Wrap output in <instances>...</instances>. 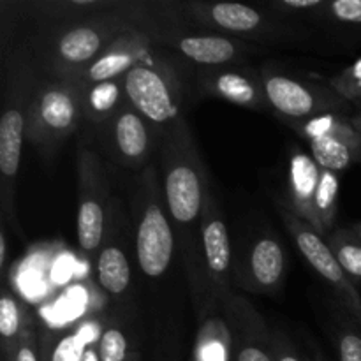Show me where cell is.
I'll list each match as a JSON object with an SVG mask.
<instances>
[{
	"mask_svg": "<svg viewBox=\"0 0 361 361\" xmlns=\"http://www.w3.org/2000/svg\"><path fill=\"white\" fill-rule=\"evenodd\" d=\"M164 196L168 210L178 228H189L203 214L208 176L187 123L176 120L162 148Z\"/></svg>",
	"mask_w": 361,
	"mask_h": 361,
	"instance_id": "cell-1",
	"label": "cell"
},
{
	"mask_svg": "<svg viewBox=\"0 0 361 361\" xmlns=\"http://www.w3.org/2000/svg\"><path fill=\"white\" fill-rule=\"evenodd\" d=\"M133 30L129 21L113 14L88 18L51 37L42 51V63L59 76L74 81L101 53L123 34Z\"/></svg>",
	"mask_w": 361,
	"mask_h": 361,
	"instance_id": "cell-2",
	"label": "cell"
},
{
	"mask_svg": "<svg viewBox=\"0 0 361 361\" xmlns=\"http://www.w3.org/2000/svg\"><path fill=\"white\" fill-rule=\"evenodd\" d=\"M85 118L83 85L56 80L41 85L32 95L27 113V137L41 148H53L66 140Z\"/></svg>",
	"mask_w": 361,
	"mask_h": 361,
	"instance_id": "cell-3",
	"label": "cell"
},
{
	"mask_svg": "<svg viewBox=\"0 0 361 361\" xmlns=\"http://www.w3.org/2000/svg\"><path fill=\"white\" fill-rule=\"evenodd\" d=\"M279 214H281L289 235L293 236L307 263L330 284V288L337 293L349 316L355 317V321L361 324V296L358 289L353 284L351 277L342 270L328 242H324L323 235L317 233L305 221H302L298 215L293 214L286 204H282V207L279 204Z\"/></svg>",
	"mask_w": 361,
	"mask_h": 361,
	"instance_id": "cell-4",
	"label": "cell"
},
{
	"mask_svg": "<svg viewBox=\"0 0 361 361\" xmlns=\"http://www.w3.org/2000/svg\"><path fill=\"white\" fill-rule=\"evenodd\" d=\"M126 97L154 126L175 123L180 113V90L175 76L147 59L123 76Z\"/></svg>",
	"mask_w": 361,
	"mask_h": 361,
	"instance_id": "cell-5",
	"label": "cell"
},
{
	"mask_svg": "<svg viewBox=\"0 0 361 361\" xmlns=\"http://www.w3.org/2000/svg\"><path fill=\"white\" fill-rule=\"evenodd\" d=\"M78 243L85 252H95L104 242L108 180L99 155L83 147L78 152Z\"/></svg>",
	"mask_w": 361,
	"mask_h": 361,
	"instance_id": "cell-6",
	"label": "cell"
},
{
	"mask_svg": "<svg viewBox=\"0 0 361 361\" xmlns=\"http://www.w3.org/2000/svg\"><path fill=\"white\" fill-rule=\"evenodd\" d=\"M261 87L268 104L282 116L295 120H310L335 113L342 106V99L331 90L305 83L298 78L275 71H263Z\"/></svg>",
	"mask_w": 361,
	"mask_h": 361,
	"instance_id": "cell-7",
	"label": "cell"
},
{
	"mask_svg": "<svg viewBox=\"0 0 361 361\" xmlns=\"http://www.w3.org/2000/svg\"><path fill=\"white\" fill-rule=\"evenodd\" d=\"M148 173V200L136 229V257L141 271L150 279L166 274L173 259L175 235L173 226L162 208L159 189Z\"/></svg>",
	"mask_w": 361,
	"mask_h": 361,
	"instance_id": "cell-8",
	"label": "cell"
},
{
	"mask_svg": "<svg viewBox=\"0 0 361 361\" xmlns=\"http://www.w3.org/2000/svg\"><path fill=\"white\" fill-rule=\"evenodd\" d=\"M152 127L129 101L101 123V143L106 154L126 168H141L152 152Z\"/></svg>",
	"mask_w": 361,
	"mask_h": 361,
	"instance_id": "cell-9",
	"label": "cell"
},
{
	"mask_svg": "<svg viewBox=\"0 0 361 361\" xmlns=\"http://www.w3.org/2000/svg\"><path fill=\"white\" fill-rule=\"evenodd\" d=\"M21 94L14 90L7 99L0 120V175H2V215L18 228L14 212V192H16L18 169L21 161V148L27 137V113L30 101H21Z\"/></svg>",
	"mask_w": 361,
	"mask_h": 361,
	"instance_id": "cell-10",
	"label": "cell"
},
{
	"mask_svg": "<svg viewBox=\"0 0 361 361\" xmlns=\"http://www.w3.org/2000/svg\"><path fill=\"white\" fill-rule=\"evenodd\" d=\"M224 302L226 323L231 330L235 361H274L270 334L263 317L247 300L228 295Z\"/></svg>",
	"mask_w": 361,
	"mask_h": 361,
	"instance_id": "cell-11",
	"label": "cell"
},
{
	"mask_svg": "<svg viewBox=\"0 0 361 361\" xmlns=\"http://www.w3.org/2000/svg\"><path fill=\"white\" fill-rule=\"evenodd\" d=\"M201 243L207 274L221 298L228 296L229 271H231V240L228 226L222 219L217 201L214 200L212 187L208 185L204 194L203 214H201Z\"/></svg>",
	"mask_w": 361,
	"mask_h": 361,
	"instance_id": "cell-12",
	"label": "cell"
},
{
	"mask_svg": "<svg viewBox=\"0 0 361 361\" xmlns=\"http://www.w3.org/2000/svg\"><path fill=\"white\" fill-rule=\"evenodd\" d=\"M148 46H150V39L141 34L140 30L133 28L122 37L116 39L74 81H78L83 87H88V85L104 83V81L123 78L133 67L148 59Z\"/></svg>",
	"mask_w": 361,
	"mask_h": 361,
	"instance_id": "cell-13",
	"label": "cell"
},
{
	"mask_svg": "<svg viewBox=\"0 0 361 361\" xmlns=\"http://www.w3.org/2000/svg\"><path fill=\"white\" fill-rule=\"evenodd\" d=\"M288 178L289 203L286 207L323 235V228L316 212V192L321 180V168L312 155H307L302 150L293 152Z\"/></svg>",
	"mask_w": 361,
	"mask_h": 361,
	"instance_id": "cell-14",
	"label": "cell"
},
{
	"mask_svg": "<svg viewBox=\"0 0 361 361\" xmlns=\"http://www.w3.org/2000/svg\"><path fill=\"white\" fill-rule=\"evenodd\" d=\"M183 56L201 66H224L238 59L242 48L233 39L221 35H182L176 41H168Z\"/></svg>",
	"mask_w": 361,
	"mask_h": 361,
	"instance_id": "cell-15",
	"label": "cell"
},
{
	"mask_svg": "<svg viewBox=\"0 0 361 361\" xmlns=\"http://www.w3.org/2000/svg\"><path fill=\"white\" fill-rule=\"evenodd\" d=\"M207 88L224 101L245 108H263L267 97L261 85L240 71L219 69L207 76Z\"/></svg>",
	"mask_w": 361,
	"mask_h": 361,
	"instance_id": "cell-16",
	"label": "cell"
},
{
	"mask_svg": "<svg viewBox=\"0 0 361 361\" xmlns=\"http://www.w3.org/2000/svg\"><path fill=\"white\" fill-rule=\"evenodd\" d=\"M250 274L254 281L264 289L277 288L284 275L286 257L281 243L271 236L257 240L250 250L249 257Z\"/></svg>",
	"mask_w": 361,
	"mask_h": 361,
	"instance_id": "cell-17",
	"label": "cell"
},
{
	"mask_svg": "<svg viewBox=\"0 0 361 361\" xmlns=\"http://www.w3.org/2000/svg\"><path fill=\"white\" fill-rule=\"evenodd\" d=\"M123 78L104 83H95L83 87V104H85V118L94 123H102L111 118L123 104Z\"/></svg>",
	"mask_w": 361,
	"mask_h": 361,
	"instance_id": "cell-18",
	"label": "cell"
},
{
	"mask_svg": "<svg viewBox=\"0 0 361 361\" xmlns=\"http://www.w3.org/2000/svg\"><path fill=\"white\" fill-rule=\"evenodd\" d=\"M207 11V20L224 32L233 34H254L263 25V16L254 7L235 2L201 6Z\"/></svg>",
	"mask_w": 361,
	"mask_h": 361,
	"instance_id": "cell-19",
	"label": "cell"
},
{
	"mask_svg": "<svg viewBox=\"0 0 361 361\" xmlns=\"http://www.w3.org/2000/svg\"><path fill=\"white\" fill-rule=\"evenodd\" d=\"M97 279L101 288L113 296L123 295L129 289L130 264L120 247H102L97 257Z\"/></svg>",
	"mask_w": 361,
	"mask_h": 361,
	"instance_id": "cell-20",
	"label": "cell"
},
{
	"mask_svg": "<svg viewBox=\"0 0 361 361\" xmlns=\"http://www.w3.org/2000/svg\"><path fill=\"white\" fill-rule=\"evenodd\" d=\"M233 341L228 323L219 317H212L197 334L192 361H229Z\"/></svg>",
	"mask_w": 361,
	"mask_h": 361,
	"instance_id": "cell-21",
	"label": "cell"
},
{
	"mask_svg": "<svg viewBox=\"0 0 361 361\" xmlns=\"http://www.w3.org/2000/svg\"><path fill=\"white\" fill-rule=\"evenodd\" d=\"M310 141V152L312 159L317 162L321 169L326 171H344L351 166L355 159L360 157V152L345 141L331 136L312 137Z\"/></svg>",
	"mask_w": 361,
	"mask_h": 361,
	"instance_id": "cell-22",
	"label": "cell"
},
{
	"mask_svg": "<svg viewBox=\"0 0 361 361\" xmlns=\"http://www.w3.org/2000/svg\"><path fill=\"white\" fill-rule=\"evenodd\" d=\"M300 130L309 140L319 136L338 137L355 147L361 154V134L355 129L353 122L338 116V113H326V115L316 116V118L303 120V123H300Z\"/></svg>",
	"mask_w": 361,
	"mask_h": 361,
	"instance_id": "cell-23",
	"label": "cell"
},
{
	"mask_svg": "<svg viewBox=\"0 0 361 361\" xmlns=\"http://www.w3.org/2000/svg\"><path fill=\"white\" fill-rule=\"evenodd\" d=\"M342 270L351 279H361V240L351 231H338L328 242Z\"/></svg>",
	"mask_w": 361,
	"mask_h": 361,
	"instance_id": "cell-24",
	"label": "cell"
},
{
	"mask_svg": "<svg viewBox=\"0 0 361 361\" xmlns=\"http://www.w3.org/2000/svg\"><path fill=\"white\" fill-rule=\"evenodd\" d=\"M338 189H341V183H338L337 173L321 169V180L316 192V212L321 228H323V235L334 226L335 214H337Z\"/></svg>",
	"mask_w": 361,
	"mask_h": 361,
	"instance_id": "cell-25",
	"label": "cell"
},
{
	"mask_svg": "<svg viewBox=\"0 0 361 361\" xmlns=\"http://www.w3.org/2000/svg\"><path fill=\"white\" fill-rule=\"evenodd\" d=\"M21 312L16 298L7 291V288L2 289V298H0V335L4 341V351L16 353L18 338L21 334Z\"/></svg>",
	"mask_w": 361,
	"mask_h": 361,
	"instance_id": "cell-26",
	"label": "cell"
},
{
	"mask_svg": "<svg viewBox=\"0 0 361 361\" xmlns=\"http://www.w3.org/2000/svg\"><path fill=\"white\" fill-rule=\"evenodd\" d=\"M97 351L101 361H127L129 358V341L120 328H108L97 341Z\"/></svg>",
	"mask_w": 361,
	"mask_h": 361,
	"instance_id": "cell-27",
	"label": "cell"
},
{
	"mask_svg": "<svg viewBox=\"0 0 361 361\" xmlns=\"http://www.w3.org/2000/svg\"><path fill=\"white\" fill-rule=\"evenodd\" d=\"M337 349L341 361H361V334L349 321H338Z\"/></svg>",
	"mask_w": 361,
	"mask_h": 361,
	"instance_id": "cell-28",
	"label": "cell"
},
{
	"mask_svg": "<svg viewBox=\"0 0 361 361\" xmlns=\"http://www.w3.org/2000/svg\"><path fill=\"white\" fill-rule=\"evenodd\" d=\"M87 348V341L78 331H73V334L63 335L56 342L51 355H49V361H81Z\"/></svg>",
	"mask_w": 361,
	"mask_h": 361,
	"instance_id": "cell-29",
	"label": "cell"
},
{
	"mask_svg": "<svg viewBox=\"0 0 361 361\" xmlns=\"http://www.w3.org/2000/svg\"><path fill=\"white\" fill-rule=\"evenodd\" d=\"M331 16L345 25H361V0H335L330 6Z\"/></svg>",
	"mask_w": 361,
	"mask_h": 361,
	"instance_id": "cell-30",
	"label": "cell"
},
{
	"mask_svg": "<svg viewBox=\"0 0 361 361\" xmlns=\"http://www.w3.org/2000/svg\"><path fill=\"white\" fill-rule=\"evenodd\" d=\"M337 90L348 99H361V60L337 80Z\"/></svg>",
	"mask_w": 361,
	"mask_h": 361,
	"instance_id": "cell-31",
	"label": "cell"
},
{
	"mask_svg": "<svg viewBox=\"0 0 361 361\" xmlns=\"http://www.w3.org/2000/svg\"><path fill=\"white\" fill-rule=\"evenodd\" d=\"M270 348L271 355H274V361H303L300 358L298 351L293 348L291 342L281 331L270 334Z\"/></svg>",
	"mask_w": 361,
	"mask_h": 361,
	"instance_id": "cell-32",
	"label": "cell"
},
{
	"mask_svg": "<svg viewBox=\"0 0 361 361\" xmlns=\"http://www.w3.org/2000/svg\"><path fill=\"white\" fill-rule=\"evenodd\" d=\"M13 361H39L37 349H35V337L32 328H21L20 338H18L16 353Z\"/></svg>",
	"mask_w": 361,
	"mask_h": 361,
	"instance_id": "cell-33",
	"label": "cell"
},
{
	"mask_svg": "<svg viewBox=\"0 0 361 361\" xmlns=\"http://www.w3.org/2000/svg\"><path fill=\"white\" fill-rule=\"evenodd\" d=\"M279 6L286 7V9L303 11V9H319V7H324V4L321 2V0H282Z\"/></svg>",
	"mask_w": 361,
	"mask_h": 361,
	"instance_id": "cell-34",
	"label": "cell"
},
{
	"mask_svg": "<svg viewBox=\"0 0 361 361\" xmlns=\"http://www.w3.org/2000/svg\"><path fill=\"white\" fill-rule=\"evenodd\" d=\"M6 259H7V238L4 229L0 231V270H6Z\"/></svg>",
	"mask_w": 361,
	"mask_h": 361,
	"instance_id": "cell-35",
	"label": "cell"
},
{
	"mask_svg": "<svg viewBox=\"0 0 361 361\" xmlns=\"http://www.w3.org/2000/svg\"><path fill=\"white\" fill-rule=\"evenodd\" d=\"M81 361H101V358H99L97 345H88L87 351H85L83 355V360Z\"/></svg>",
	"mask_w": 361,
	"mask_h": 361,
	"instance_id": "cell-36",
	"label": "cell"
},
{
	"mask_svg": "<svg viewBox=\"0 0 361 361\" xmlns=\"http://www.w3.org/2000/svg\"><path fill=\"white\" fill-rule=\"evenodd\" d=\"M351 122H353V126H355V129L358 130V133L361 134V115L356 116V118H353Z\"/></svg>",
	"mask_w": 361,
	"mask_h": 361,
	"instance_id": "cell-37",
	"label": "cell"
},
{
	"mask_svg": "<svg viewBox=\"0 0 361 361\" xmlns=\"http://www.w3.org/2000/svg\"><path fill=\"white\" fill-rule=\"evenodd\" d=\"M312 361H324L323 360V356L319 355V351H316V355H314V358H312Z\"/></svg>",
	"mask_w": 361,
	"mask_h": 361,
	"instance_id": "cell-38",
	"label": "cell"
},
{
	"mask_svg": "<svg viewBox=\"0 0 361 361\" xmlns=\"http://www.w3.org/2000/svg\"><path fill=\"white\" fill-rule=\"evenodd\" d=\"M355 235H356V236H358V238L361 240V224H358V226H356V229H355Z\"/></svg>",
	"mask_w": 361,
	"mask_h": 361,
	"instance_id": "cell-39",
	"label": "cell"
}]
</instances>
